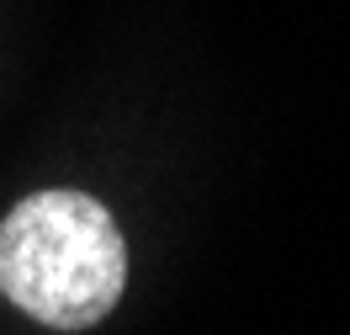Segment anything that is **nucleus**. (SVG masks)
Wrapping results in <instances>:
<instances>
[{"label": "nucleus", "mask_w": 350, "mask_h": 335, "mask_svg": "<svg viewBox=\"0 0 350 335\" xmlns=\"http://www.w3.org/2000/svg\"><path fill=\"white\" fill-rule=\"evenodd\" d=\"M128 288V245L85 192H32L0 223V293L53 330L101 325Z\"/></svg>", "instance_id": "1"}]
</instances>
